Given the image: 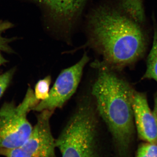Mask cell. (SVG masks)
I'll use <instances>...</instances> for the list:
<instances>
[{
	"label": "cell",
	"mask_w": 157,
	"mask_h": 157,
	"mask_svg": "<svg viewBox=\"0 0 157 157\" xmlns=\"http://www.w3.org/2000/svg\"><path fill=\"white\" fill-rule=\"evenodd\" d=\"M143 0H119L116 7L101 6L88 20L86 45L103 57L104 64L112 70L135 63L145 52Z\"/></svg>",
	"instance_id": "cell-1"
},
{
	"label": "cell",
	"mask_w": 157,
	"mask_h": 157,
	"mask_svg": "<svg viewBox=\"0 0 157 157\" xmlns=\"http://www.w3.org/2000/svg\"><path fill=\"white\" fill-rule=\"evenodd\" d=\"M98 69L92 88L98 113L112 136L119 154L126 157L134 134L132 100L135 90L102 62L94 63Z\"/></svg>",
	"instance_id": "cell-2"
},
{
	"label": "cell",
	"mask_w": 157,
	"mask_h": 157,
	"mask_svg": "<svg viewBox=\"0 0 157 157\" xmlns=\"http://www.w3.org/2000/svg\"><path fill=\"white\" fill-rule=\"evenodd\" d=\"M97 124L91 105H80L55 140L61 157H99Z\"/></svg>",
	"instance_id": "cell-3"
},
{
	"label": "cell",
	"mask_w": 157,
	"mask_h": 157,
	"mask_svg": "<svg viewBox=\"0 0 157 157\" xmlns=\"http://www.w3.org/2000/svg\"><path fill=\"white\" fill-rule=\"evenodd\" d=\"M39 102L29 87L18 106L13 102H6L0 107V150L16 148L28 138L33 127L27 114Z\"/></svg>",
	"instance_id": "cell-4"
},
{
	"label": "cell",
	"mask_w": 157,
	"mask_h": 157,
	"mask_svg": "<svg viewBox=\"0 0 157 157\" xmlns=\"http://www.w3.org/2000/svg\"><path fill=\"white\" fill-rule=\"evenodd\" d=\"M53 112L48 110L40 112L36 124L25 142L16 148L1 150L0 155L5 157H56L55 140L50 125Z\"/></svg>",
	"instance_id": "cell-5"
},
{
	"label": "cell",
	"mask_w": 157,
	"mask_h": 157,
	"mask_svg": "<svg viewBox=\"0 0 157 157\" xmlns=\"http://www.w3.org/2000/svg\"><path fill=\"white\" fill-rule=\"evenodd\" d=\"M89 60V57L85 53L75 65L63 70L50 90L48 98L40 101L33 110L38 112L44 110L54 111L57 108L63 107L76 92L83 69Z\"/></svg>",
	"instance_id": "cell-6"
},
{
	"label": "cell",
	"mask_w": 157,
	"mask_h": 157,
	"mask_svg": "<svg viewBox=\"0 0 157 157\" xmlns=\"http://www.w3.org/2000/svg\"><path fill=\"white\" fill-rule=\"evenodd\" d=\"M46 10L54 25L69 36L88 0H33Z\"/></svg>",
	"instance_id": "cell-7"
},
{
	"label": "cell",
	"mask_w": 157,
	"mask_h": 157,
	"mask_svg": "<svg viewBox=\"0 0 157 157\" xmlns=\"http://www.w3.org/2000/svg\"><path fill=\"white\" fill-rule=\"evenodd\" d=\"M134 121L138 137L147 143L157 144V124L146 96L135 91L132 100Z\"/></svg>",
	"instance_id": "cell-8"
},
{
	"label": "cell",
	"mask_w": 157,
	"mask_h": 157,
	"mask_svg": "<svg viewBox=\"0 0 157 157\" xmlns=\"http://www.w3.org/2000/svg\"><path fill=\"white\" fill-rule=\"evenodd\" d=\"M153 42L147 61L146 72L143 78L153 79L157 82V27H155Z\"/></svg>",
	"instance_id": "cell-9"
},
{
	"label": "cell",
	"mask_w": 157,
	"mask_h": 157,
	"mask_svg": "<svg viewBox=\"0 0 157 157\" xmlns=\"http://www.w3.org/2000/svg\"><path fill=\"white\" fill-rule=\"evenodd\" d=\"M51 77L48 76L38 81L35 88V97L39 101L46 100L49 96Z\"/></svg>",
	"instance_id": "cell-10"
},
{
	"label": "cell",
	"mask_w": 157,
	"mask_h": 157,
	"mask_svg": "<svg viewBox=\"0 0 157 157\" xmlns=\"http://www.w3.org/2000/svg\"><path fill=\"white\" fill-rule=\"evenodd\" d=\"M12 26L13 25L11 23L8 21H0V51L7 53H12L13 52L12 48L9 46V44L14 39L5 38L2 35L4 32L11 28Z\"/></svg>",
	"instance_id": "cell-11"
},
{
	"label": "cell",
	"mask_w": 157,
	"mask_h": 157,
	"mask_svg": "<svg viewBox=\"0 0 157 157\" xmlns=\"http://www.w3.org/2000/svg\"><path fill=\"white\" fill-rule=\"evenodd\" d=\"M135 157H157V144H142L138 147Z\"/></svg>",
	"instance_id": "cell-12"
},
{
	"label": "cell",
	"mask_w": 157,
	"mask_h": 157,
	"mask_svg": "<svg viewBox=\"0 0 157 157\" xmlns=\"http://www.w3.org/2000/svg\"><path fill=\"white\" fill-rule=\"evenodd\" d=\"M15 70L14 68H12L0 75V98H2L9 87L13 78Z\"/></svg>",
	"instance_id": "cell-13"
},
{
	"label": "cell",
	"mask_w": 157,
	"mask_h": 157,
	"mask_svg": "<svg viewBox=\"0 0 157 157\" xmlns=\"http://www.w3.org/2000/svg\"><path fill=\"white\" fill-rule=\"evenodd\" d=\"M152 112L157 124V96L155 99L154 109L153 112Z\"/></svg>",
	"instance_id": "cell-14"
},
{
	"label": "cell",
	"mask_w": 157,
	"mask_h": 157,
	"mask_svg": "<svg viewBox=\"0 0 157 157\" xmlns=\"http://www.w3.org/2000/svg\"><path fill=\"white\" fill-rule=\"evenodd\" d=\"M7 62H8V61L2 56L1 52H0V66L6 63Z\"/></svg>",
	"instance_id": "cell-15"
}]
</instances>
